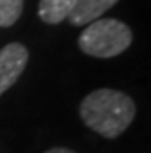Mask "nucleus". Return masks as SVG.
I'll list each match as a JSON object with an SVG mask.
<instances>
[{"label":"nucleus","instance_id":"1","mask_svg":"<svg viewBox=\"0 0 151 153\" xmlns=\"http://www.w3.org/2000/svg\"><path fill=\"white\" fill-rule=\"evenodd\" d=\"M78 113L86 128L104 139H117L135 120L137 106L124 91L100 88L82 99Z\"/></svg>","mask_w":151,"mask_h":153},{"label":"nucleus","instance_id":"2","mask_svg":"<svg viewBox=\"0 0 151 153\" xmlns=\"http://www.w3.org/2000/svg\"><path fill=\"white\" fill-rule=\"evenodd\" d=\"M133 42L129 26L117 18H98L84 27L78 36L82 53L95 59H113L122 55Z\"/></svg>","mask_w":151,"mask_h":153},{"label":"nucleus","instance_id":"3","mask_svg":"<svg viewBox=\"0 0 151 153\" xmlns=\"http://www.w3.org/2000/svg\"><path fill=\"white\" fill-rule=\"evenodd\" d=\"M29 51L20 42H9L0 49V95H4L24 73Z\"/></svg>","mask_w":151,"mask_h":153},{"label":"nucleus","instance_id":"4","mask_svg":"<svg viewBox=\"0 0 151 153\" xmlns=\"http://www.w3.org/2000/svg\"><path fill=\"white\" fill-rule=\"evenodd\" d=\"M117 2L118 0H77V4H75V7L71 9L66 20H69L71 26H77V27L87 26L93 20H98Z\"/></svg>","mask_w":151,"mask_h":153},{"label":"nucleus","instance_id":"5","mask_svg":"<svg viewBox=\"0 0 151 153\" xmlns=\"http://www.w3.org/2000/svg\"><path fill=\"white\" fill-rule=\"evenodd\" d=\"M77 0H38V16L44 24L56 26L64 22Z\"/></svg>","mask_w":151,"mask_h":153},{"label":"nucleus","instance_id":"6","mask_svg":"<svg viewBox=\"0 0 151 153\" xmlns=\"http://www.w3.org/2000/svg\"><path fill=\"white\" fill-rule=\"evenodd\" d=\"M24 11V0H0V27L13 26Z\"/></svg>","mask_w":151,"mask_h":153},{"label":"nucleus","instance_id":"7","mask_svg":"<svg viewBox=\"0 0 151 153\" xmlns=\"http://www.w3.org/2000/svg\"><path fill=\"white\" fill-rule=\"evenodd\" d=\"M44 153H75V151L69 149V148H51V149H47Z\"/></svg>","mask_w":151,"mask_h":153}]
</instances>
